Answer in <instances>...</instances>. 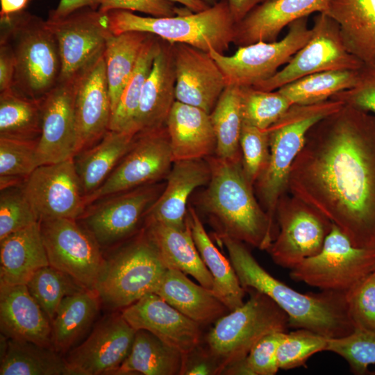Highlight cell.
Instances as JSON below:
<instances>
[{
    "mask_svg": "<svg viewBox=\"0 0 375 375\" xmlns=\"http://www.w3.org/2000/svg\"><path fill=\"white\" fill-rule=\"evenodd\" d=\"M0 328L6 338L52 347L51 323L26 285L0 284Z\"/></svg>",
    "mask_w": 375,
    "mask_h": 375,
    "instance_id": "obj_26",
    "label": "cell"
},
{
    "mask_svg": "<svg viewBox=\"0 0 375 375\" xmlns=\"http://www.w3.org/2000/svg\"><path fill=\"white\" fill-rule=\"evenodd\" d=\"M15 67V58L10 43L0 38V92L12 88Z\"/></svg>",
    "mask_w": 375,
    "mask_h": 375,
    "instance_id": "obj_54",
    "label": "cell"
},
{
    "mask_svg": "<svg viewBox=\"0 0 375 375\" xmlns=\"http://www.w3.org/2000/svg\"><path fill=\"white\" fill-rule=\"evenodd\" d=\"M329 0H266L235 24L233 43L238 47L275 42L292 22L314 12H324Z\"/></svg>",
    "mask_w": 375,
    "mask_h": 375,
    "instance_id": "obj_23",
    "label": "cell"
},
{
    "mask_svg": "<svg viewBox=\"0 0 375 375\" xmlns=\"http://www.w3.org/2000/svg\"><path fill=\"white\" fill-rule=\"evenodd\" d=\"M288 27V32L281 40L240 47L231 56L211 49L209 53L221 69L226 85L253 86L271 78L280 67L287 64L312 35L308 17L292 22Z\"/></svg>",
    "mask_w": 375,
    "mask_h": 375,
    "instance_id": "obj_10",
    "label": "cell"
},
{
    "mask_svg": "<svg viewBox=\"0 0 375 375\" xmlns=\"http://www.w3.org/2000/svg\"><path fill=\"white\" fill-rule=\"evenodd\" d=\"M101 303L96 290L85 289L65 297L51 322V345L67 353L93 324Z\"/></svg>",
    "mask_w": 375,
    "mask_h": 375,
    "instance_id": "obj_34",
    "label": "cell"
},
{
    "mask_svg": "<svg viewBox=\"0 0 375 375\" xmlns=\"http://www.w3.org/2000/svg\"><path fill=\"white\" fill-rule=\"evenodd\" d=\"M77 221L66 218L40 221L44 244L50 265L69 274L85 288L94 290L104 257L101 247Z\"/></svg>",
    "mask_w": 375,
    "mask_h": 375,
    "instance_id": "obj_15",
    "label": "cell"
},
{
    "mask_svg": "<svg viewBox=\"0 0 375 375\" xmlns=\"http://www.w3.org/2000/svg\"><path fill=\"white\" fill-rule=\"evenodd\" d=\"M343 106L341 101L331 99L315 104H294L267 128L269 160L253 189L260 204L273 224L278 201L288 192L290 171L303 146L308 131L317 122Z\"/></svg>",
    "mask_w": 375,
    "mask_h": 375,
    "instance_id": "obj_5",
    "label": "cell"
},
{
    "mask_svg": "<svg viewBox=\"0 0 375 375\" xmlns=\"http://www.w3.org/2000/svg\"><path fill=\"white\" fill-rule=\"evenodd\" d=\"M235 23L241 21L253 8L266 0H227Z\"/></svg>",
    "mask_w": 375,
    "mask_h": 375,
    "instance_id": "obj_56",
    "label": "cell"
},
{
    "mask_svg": "<svg viewBox=\"0 0 375 375\" xmlns=\"http://www.w3.org/2000/svg\"><path fill=\"white\" fill-rule=\"evenodd\" d=\"M167 269L144 226L104 258L94 290L106 306L123 309L154 293Z\"/></svg>",
    "mask_w": 375,
    "mask_h": 375,
    "instance_id": "obj_7",
    "label": "cell"
},
{
    "mask_svg": "<svg viewBox=\"0 0 375 375\" xmlns=\"http://www.w3.org/2000/svg\"><path fill=\"white\" fill-rule=\"evenodd\" d=\"M135 333L121 312L101 319L65 357L72 375L113 374L130 353Z\"/></svg>",
    "mask_w": 375,
    "mask_h": 375,
    "instance_id": "obj_18",
    "label": "cell"
},
{
    "mask_svg": "<svg viewBox=\"0 0 375 375\" xmlns=\"http://www.w3.org/2000/svg\"><path fill=\"white\" fill-rule=\"evenodd\" d=\"M174 162L215 154L217 140L210 114L176 101L166 122Z\"/></svg>",
    "mask_w": 375,
    "mask_h": 375,
    "instance_id": "obj_27",
    "label": "cell"
},
{
    "mask_svg": "<svg viewBox=\"0 0 375 375\" xmlns=\"http://www.w3.org/2000/svg\"><path fill=\"white\" fill-rule=\"evenodd\" d=\"M217 239L226 249L244 289L259 291L272 299L287 314L289 327L308 329L328 338L344 337L354 331L346 293L297 292L262 268L242 242L224 234H217Z\"/></svg>",
    "mask_w": 375,
    "mask_h": 375,
    "instance_id": "obj_2",
    "label": "cell"
},
{
    "mask_svg": "<svg viewBox=\"0 0 375 375\" xmlns=\"http://www.w3.org/2000/svg\"><path fill=\"white\" fill-rule=\"evenodd\" d=\"M312 35L291 60L253 88L274 91L303 76L331 70H358L362 63L345 48L338 24L324 12L314 18Z\"/></svg>",
    "mask_w": 375,
    "mask_h": 375,
    "instance_id": "obj_13",
    "label": "cell"
},
{
    "mask_svg": "<svg viewBox=\"0 0 375 375\" xmlns=\"http://www.w3.org/2000/svg\"><path fill=\"white\" fill-rule=\"evenodd\" d=\"M1 354V375H72L65 357L52 347L6 338Z\"/></svg>",
    "mask_w": 375,
    "mask_h": 375,
    "instance_id": "obj_36",
    "label": "cell"
},
{
    "mask_svg": "<svg viewBox=\"0 0 375 375\" xmlns=\"http://www.w3.org/2000/svg\"><path fill=\"white\" fill-rule=\"evenodd\" d=\"M275 219L278 231L267 251L276 265L289 269L319 253L333 226L322 213L288 192L278 201Z\"/></svg>",
    "mask_w": 375,
    "mask_h": 375,
    "instance_id": "obj_11",
    "label": "cell"
},
{
    "mask_svg": "<svg viewBox=\"0 0 375 375\" xmlns=\"http://www.w3.org/2000/svg\"><path fill=\"white\" fill-rule=\"evenodd\" d=\"M135 136L128 131L109 130L97 143L74 157L85 197L106 180L131 149Z\"/></svg>",
    "mask_w": 375,
    "mask_h": 375,
    "instance_id": "obj_33",
    "label": "cell"
},
{
    "mask_svg": "<svg viewBox=\"0 0 375 375\" xmlns=\"http://www.w3.org/2000/svg\"><path fill=\"white\" fill-rule=\"evenodd\" d=\"M358 70H331L312 74L290 82L278 90L291 105L323 102L354 86Z\"/></svg>",
    "mask_w": 375,
    "mask_h": 375,
    "instance_id": "obj_40",
    "label": "cell"
},
{
    "mask_svg": "<svg viewBox=\"0 0 375 375\" xmlns=\"http://www.w3.org/2000/svg\"><path fill=\"white\" fill-rule=\"evenodd\" d=\"M184 356L146 330L136 331L128 356L114 375H181Z\"/></svg>",
    "mask_w": 375,
    "mask_h": 375,
    "instance_id": "obj_35",
    "label": "cell"
},
{
    "mask_svg": "<svg viewBox=\"0 0 375 375\" xmlns=\"http://www.w3.org/2000/svg\"><path fill=\"white\" fill-rule=\"evenodd\" d=\"M154 293L201 326L215 322L229 311L212 290L194 283L174 268L167 269Z\"/></svg>",
    "mask_w": 375,
    "mask_h": 375,
    "instance_id": "obj_28",
    "label": "cell"
},
{
    "mask_svg": "<svg viewBox=\"0 0 375 375\" xmlns=\"http://www.w3.org/2000/svg\"><path fill=\"white\" fill-rule=\"evenodd\" d=\"M100 3L101 0H60L56 8L49 12L48 17L61 18L78 9L86 7L99 9Z\"/></svg>",
    "mask_w": 375,
    "mask_h": 375,
    "instance_id": "obj_55",
    "label": "cell"
},
{
    "mask_svg": "<svg viewBox=\"0 0 375 375\" xmlns=\"http://www.w3.org/2000/svg\"><path fill=\"white\" fill-rule=\"evenodd\" d=\"M107 13L114 35L145 32L169 43L186 44L206 52L213 49L223 54L233 42L235 23L227 0L199 12L173 17H144L123 10Z\"/></svg>",
    "mask_w": 375,
    "mask_h": 375,
    "instance_id": "obj_6",
    "label": "cell"
},
{
    "mask_svg": "<svg viewBox=\"0 0 375 375\" xmlns=\"http://www.w3.org/2000/svg\"><path fill=\"white\" fill-rule=\"evenodd\" d=\"M149 33L126 31L112 34L103 52L112 113L130 79Z\"/></svg>",
    "mask_w": 375,
    "mask_h": 375,
    "instance_id": "obj_37",
    "label": "cell"
},
{
    "mask_svg": "<svg viewBox=\"0 0 375 375\" xmlns=\"http://www.w3.org/2000/svg\"><path fill=\"white\" fill-rule=\"evenodd\" d=\"M287 190L359 248L375 249V115L344 105L308 131Z\"/></svg>",
    "mask_w": 375,
    "mask_h": 375,
    "instance_id": "obj_1",
    "label": "cell"
},
{
    "mask_svg": "<svg viewBox=\"0 0 375 375\" xmlns=\"http://www.w3.org/2000/svg\"><path fill=\"white\" fill-rule=\"evenodd\" d=\"M375 271V249L353 246L333 224L323 247L290 269L292 280L322 291L347 293Z\"/></svg>",
    "mask_w": 375,
    "mask_h": 375,
    "instance_id": "obj_9",
    "label": "cell"
},
{
    "mask_svg": "<svg viewBox=\"0 0 375 375\" xmlns=\"http://www.w3.org/2000/svg\"><path fill=\"white\" fill-rule=\"evenodd\" d=\"M204 2H206L208 5L210 6H215V4L218 3L222 0H203Z\"/></svg>",
    "mask_w": 375,
    "mask_h": 375,
    "instance_id": "obj_59",
    "label": "cell"
},
{
    "mask_svg": "<svg viewBox=\"0 0 375 375\" xmlns=\"http://www.w3.org/2000/svg\"><path fill=\"white\" fill-rule=\"evenodd\" d=\"M176 101L210 113L226 87L225 77L209 52L172 43Z\"/></svg>",
    "mask_w": 375,
    "mask_h": 375,
    "instance_id": "obj_21",
    "label": "cell"
},
{
    "mask_svg": "<svg viewBox=\"0 0 375 375\" xmlns=\"http://www.w3.org/2000/svg\"><path fill=\"white\" fill-rule=\"evenodd\" d=\"M38 140L0 137V177L25 180L39 167Z\"/></svg>",
    "mask_w": 375,
    "mask_h": 375,
    "instance_id": "obj_47",
    "label": "cell"
},
{
    "mask_svg": "<svg viewBox=\"0 0 375 375\" xmlns=\"http://www.w3.org/2000/svg\"><path fill=\"white\" fill-rule=\"evenodd\" d=\"M354 330L375 331V271L346 293Z\"/></svg>",
    "mask_w": 375,
    "mask_h": 375,
    "instance_id": "obj_50",
    "label": "cell"
},
{
    "mask_svg": "<svg viewBox=\"0 0 375 375\" xmlns=\"http://www.w3.org/2000/svg\"><path fill=\"white\" fill-rule=\"evenodd\" d=\"M41 100L13 88L0 92V137L38 140L41 135Z\"/></svg>",
    "mask_w": 375,
    "mask_h": 375,
    "instance_id": "obj_39",
    "label": "cell"
},
{
    "mask_svg": "<svg viewBox=\"0 0 375 375\" xmlns=\"http://www.w3.org/2000/svg\"><path fill=\"white\" fill-rule=\"evenodd\" d=\"M160 42V38L151 34L145 41L135 69L112 113L109 130L133 133L132 126L142 88L159 49Z\"/></svg>",
    "mask_w": 375,
    "mask_h": 375,
    "instance_id": "obj_41",
    "label": "cell"
},
{
    "mask_svg": "<svg viewBox=\"0 0 375 375\" xmlns=\"http://www.w3.org/2000/svg\"><path fill=\"white\" fill-rule=\"evenodd\" d=\"M328 339L305 328L286 333L277 349L278 369H290L304 366L313 354L326 351Z\"/></svg>",
    "mask_w": 375,
    "mask_h": 375,
    "instance_id": "obj_44",
    "label": "cell"
},
{
    "mask_svg": "<svg viewBox=\"0 0 375 375\" xmlns=\"http://www.w3.org/2000/svg\"><path fill=\"white\" fill-rule=\"evenodd\" d=\"M206 159L210 178L200 203L218 228L217 234L267 250L274 239V224L256 197L242 160H226L215 155Z\"/></svg>",
    "mask_w": 375,
    "mask_h": 375,
    "instance_id": "obj_3",
    "label": "cell"
},
{
    "mask_svg": "<svg viewBox=\"0 0 375 375\" xmlns=\"http://www.w3.org/2000/svg\"><path fill=\"white\" fill-rule=\"evenodd\" d=\"M210 178V168L206 159L174 161L166 176L165 188L148 210L144 222L185 228L188 200L197 188L207 185Z\"/></svg>",
    "mask_w": 375,
    "mask_h": 375,
    "instance_id": "obj_24",
    "label": "cell"
},
{
    "mask_svg": "<svg viewBox=\"0 0 375 375\" xmlns=\"http://www.w3.org/2000/svg\"><path fill=\"white\" fill-rule=\"evenodd\" d=\"M31 0H0V17L24 11Z\"/></svg>",
    "mask_w": 375,
    "mask_h": 375,
    "instance_id": "obj_57",
    "label": "cell"
},
{
    "mask_svg": "<svg viewBox=\"0 0 375 375\" xmlns=\"http://www.w3.org/2000/svg\"><path fill=\"white\" fill-rule=\"evenodd\" d=\"M176 75L172 43L160 39L159 49L142 88L132 132L166 126L176 101Z\"/></svg>",
    "mask_w": 375,
    "mask_h": 375,
    "instance_id": "obj_25",
    "label": "cell"
},
{
    "mask_svg": "<svg viewBox=\"0 0 375 375\" xmlns=\"http://www.w3.org/2000/svg\"><path fill=\"white\" fill-rule=\"evenodd\" d=\"M183 374H218V367L206 349L199 345L190 353L184 356Z\"/></svg>",
    "mask_w": 375,
    "mask_h": 375,
    "instance_id": "obj_53",
    "label": "cell"
},
{
    "mask_svg": "<svg viewBox=\"0 0 375 375\" xmlns=\"http://www.w3.org/2000/svg\"><path fill=\"white\" fill-rule=\"evenodd\" d=\"M41 112L38 142L40 166L74 158L77 149L74 79L58 82L41 100Z\"/></svg>",
    "mask_w": 375,
    "mask_h": 375,
    "instance_id": "obj_20",
    "label": "cell"
},
{
    "mask_svg": "<svg viewBox=\"0 0 375 375\" xmlns=\"http://www.w3.org/2000/svg\"><path fill=\"white\" fill-rule=\"evenodd\" d=\"M47 265L40 222L0 240V284L26 285L39 269Z\"/></svg>",
    "mask_w": 375,
    "mask_h": 375,
    "instance_id": "obj_29",
    "label": "cell"
},
{
    "mask_svg": "<svg viewBox=\"0 0 375 375\" xmlns=\"http://www.w3.org/2000/svg\"><path fill=\"white\" fill-rule=\"evenodd\" d=\"M326 351L343 358L353 373L362 374L375 364V331L354 330L338 338H329Z\"/></svg>",
    "mask_w": 375,
    "mask_h": 375,
    "instance_id": "obj_45",
    "label": "cell"
},
{
    "mask_svg": "<svg viewBox=\"0 0 375 375\" xmlns=\"http://www.w3.org/2000/svg\"><path fill=\"white\" fill-rule=\"evenodd\" d=\"M59 49V81L73 80L104 52L110 29L108 13L83 8L58 19L48 17Z\"/></svg>",
    "mask_w": 375,
    "mask_h": 375,
    "instance_id": "obj_16",
    "label": "cell"
},
{
    "mask_svg": "<svg viewBox=\"0 0 375 375\" xmlns=\"http://www.w3.org/2000/svg\"><path fill=\"white\" fill-rule=\"evenodd\" d=\"M286 332L276 331L265 335L242 360L227 367L222 374L274 375L278 371L277 349Z\"/></svg>",
    "mask_w": 375,
    "mask_h": 375,
    "instance_id": "obj_46",
    "label": "cell"
},
{
    "mask_svg": "<svg viewBox=\"0 0 375 375\" xmlns=\"http://www.w3.org/2000/svg\"><path fill=\"white\" fill-rule=\"evenodd\" d=\"M331 99L375 115V64H362L354 86Z\"/></svg>",
    "mask_w": 375,
    "mask_h": 375,
    "instance_id": "obj_51",
    "label": "cell"
},
{
    "mask_svg": "<svg viewBox=\"0 0 375 375\" xmlns=\"http://www.w3.org/2000/svg\"><path fill=\"white\" fill-rule=\"evenodd\" d=\"M173 163L166 126L139 133L103 184L85 197V206L112 194L158 183L166 178Z\"/></svg>",
    "mask_w": 375,
    "mask_h": 375,
    "instance_id": "obj_12",
    "label": "cell"
},
{
    "mask_svg": "<svg viewBox=\"0 0 375 375\" xmlns=\"http://www.w3.org/2000/svg\"><path fill=\"white\" fill-rule=\"evenodd\" d=\"M186 223L183 229L155 222H144V226L167 268L188 274L201 285L212 290V277L198 251L187 219Z\"/></svg>",
    "mask_w": 375,
    "mask_h": 375,
    "instance_id": "obj_31",
    "label": "cell"
},
{
    "mask_svg": "<svg viewBox=\"0 0 375 375\" xmlns=\"http://www.w3.org/2000/svg\"><path fill=\"white\" fill-rule=\"evenodd\" d=\"M121 312L134 329L151 333L184 356L201 344V326L156 293L144 295Z\"/></svg>",
    "mask_w": 375,
    "mask_h": 375,
    "instance_id": "obj_22",
    "label": "cell"
},
{
    "mask_svg": "<svg viewBox=\"0 0 375 375\" xmlns=\"http://www.w3.org/2000/svg\"><path fill=\"white\" fill-rule=\"evenodd\" d=\"M1 37L10 44L15 58L12 88L42 100L58 83L61 61L56 39L47 21L22 11L0 17Z\"/></svg>",
    "mask_w": 375,
    "mask_h": 375,
    "instance_id": "obj_4",
    "label": "cell"
},
{
    "mask_svg": "<svg viewBox=\"0 0 375 375\" xmlns=\"http://www.w3.org/2000/svg\"><path fill=\"white\" fill-rule=\"evenodd\" d=\"M26 285L51 323L65 297L86 289L69 274L50 265L39 269Z\"/></svg>",
    "mask_w": 375,
    "mask_h": 375,
    "instance_id": "obj_42",
    "label": "cell"
},
{
    "mask_svg": "<svg viewBox=\"0 0 375 375\" xmlns=\"http://www.w3.org/2000/svg\"><path fill=\"white\" fill-rule=\"evenodd\" d=\"M98 10L106 13L114 10L140 12L157 17L192 12L185 7L178 8L167 0H101Z\"/></svg>",
    "mask_w": 375,
    "mask_h": 375,
    "instance_id": "obj_52",
    "label": "cell"
},
{
    "mask_svg": "<svg viewBox=\"0 0 375 375\" xmlns=\"http://www.w3.org/2000/svg\"><path fill=\"white\" fill-rule=\"evenodd\" d=\"M243 123L267 129L292 106L278 90L262 91L252 86L242 87Z\"/></svg>",
    "mask_w": 375,
    "mask_h": 375,
    "instance_id": "obj_43",
    "label": "cell"
},
{
    "mask_svg": "<svg viewBox=\"0 0 375 375\" xmlns=\"http://www.w3.org/2000/svg\"><path fill=\"white\" fill-rule=\"evenodd\" d=\"M165 185L155 183L98 200L87 206L78 220L101 248L125 242L142 228Z\"/></svg>",
    "mask_w": 375,
    "mask_h": 375,
    "instance_id": "obj_14",
    "label": "cell"
},
{
    "mask_svg": "<svg viewBox=\"0 0 375 375\" xmlns=\"http://www.w3.org/2000/svg\"><path fill=\"white\" fill-rule=\"evenodd\" d=\"M186 219L201 259L212 277V290L229 311L241 306L246 290L240 284L230 260L215 245L192 206H188Z\"/></svg>",
    "mask_w": 375,
    "mask_h": 375,
    "instance_id": "obj_32",
    "label": "cell"
},
{
    "mask_svg": "<svg viewBox=\"0 0 375 375\" xmlns=\"http://www.w3.org/2000/svg\"><path fill=\"white\" fill-rule=\"evenodd\" d=\"M22 185L1 190L0 240L39 222L24 194Z\"/></svg>",
    "mask_w": 375,
    "mask_h": 375,
    "instance_id": "obj_49",
    "label": "cell"
},
{
    "mask_svg": "<svg viewBox=\"0 0 375 375\" xmlns=\"http://www.w3.org/2000/svg\"><path fill=\"white\" fill-rule=\"evenodd\" d=\"M240 146L244 174L253 187L268 163L269 157L268 129H260L242 122Z\"/></svg>",
    "mask_w": 375,
    "mask_h": 375,
    "instance_id": "obj_48",
    "label": "cell"
},
{
    "mask_svg": "<svg viewBox=\"0 0 375 375\" xmlns=\"http://www.w3.org/2000/svg\"><path fill=\"white\" fill-rule=\"evenodd\" d=\"M74 114L76 155L109 131L112 107L103 53L74 78Z\"/></svg>",
    "mask_w": 375,
    "mask_h": 375,
    "instance_id": "obj_19",
    "label": "cell"
},
{
    "mask_svg": "<svg viewBox=\"0 0 375 375\" xmlns=\"http://www.w3.org/2000/svg\"><path fill=\"white\" fill-rule=\"evenodd\" d=\"M22 188L39 222L78 220L87 208L74 158L38 167Z\"/></svg>",
    "mask_w": 375,
    "mask_h": 375,
    "instance_id": "obj_17",
    "label": "cell"
},
{
    "mask_svg": "<svg viewBox=\"0 0 375 375\" xmlns=\"http://www.w3.org/2000/svg\"><path fill=\"white\" fill-rule=\"evenodd\" d=\"M246 291L249 299L217 320L206 335V350L217 365L218 374L244 358L265 335L289 327L287 314L272 299L255 290Z\"/></svg>",
    "mask_w": 375,
    "mask_h": 375,
    "instance_id": "obj_8",
    "label": "cell"
},
{
    "mask_svg": "<svg viewBox=\"0 0 375 375\" xmlns=\"http://www.w3.org/2000/svg\"><path fill=\"white\" fill-rule=\"evenodd\" d=\"M324 13L338 24L351 55L362 64H375V0H329Z\"/></svg>",
    "mask_w": 375,
    "mask_h": 375,
    "instance_id": "obj_30",
    "label": "cell"
},
{
    "mask_svg": "<svg viewBox=\"0 0 375 375\" xmlns=\"http://www.w3.org/2000/svg\"><path fill=\"white\" fill-rule=\"evenodd\" d=\"M217 140L215 156L226 160H242L240 138L242 126L241 88L226 85L210 113Z\"/></svg>",
    "mask_w": 375,
    "mask_h": 375,
    "instance_id": "obj_38",
    "label": "cell"
},
{
    "mask_svg": "<svg viewBox=\"0 0 375 375\" xmlns=\"http://www.w3.org/2000/svg\"><path fill=\"white\" fill-rule=\"evenodd\" d=\"M174 3H178L192 12H199L205 10L210 6L203 0H167Z\"/></svg>",
    "mask_w": 375,
    "mask_h": 375,
    "instance_id": "obj_58",
    "label": "cell"
}]
</instances>
